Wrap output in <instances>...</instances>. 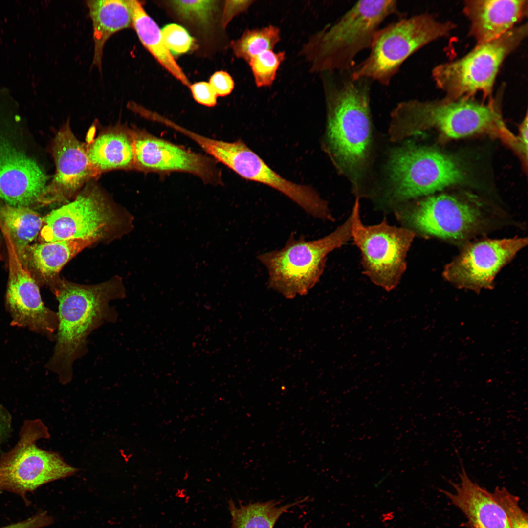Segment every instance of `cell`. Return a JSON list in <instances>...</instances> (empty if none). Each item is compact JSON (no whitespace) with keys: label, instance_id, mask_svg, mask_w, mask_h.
Returning a JSON list of instances; mask_svg holds the SVG:
<instances>
[{"label":"cell","instance_id":"1","mask_svg":"<svg viewBox=\"0 0 528 528\" xmlns=\"http://www.w3.org/2000/svg\"><path fill=\"white\" fill-rule=\"evenodd\" d=\"M351 71L323 73L328 110L326 144L336 167L357 190L371 144V81L353 79Z\"/></svg>","mask_w":528,"mask_h":528},{"label":"cell","instance_id":"2","mask_svg":"<svg viewBox=\"0 0 528 528\" xmlns=\"http://www.w3.org/2000/svg\"><path fill=\"white\" fill-rule=\"evenodd\" d=\"M55 295L58 301L55 345L46 368L65 385L73 376V365L88 352L87 340L94 330L115 322L118 313L110 303L124 296L122 286L110 281L94 285L62 281Z\"/></svg>","mask_w":528,"mask_h":528},{"label":"cell","instance_id":"3","mask_svg":"<svg viewBox=\"0 0 528 528\" xmlns=\"http://www.w3.org/2000/svg\"><path fill=\"white\" fill-rule=\"evenodd\" d=\"M457 139L484 132L511 135L504 127L494 102L485 104L470 97L440 101L400 102L391 113L389 135L401 141L429 129Z\"/></svg>","mask_w":528,"mask_h":528},{"label":"cell","instance_id":"4","mask_svg":"<svg viewBox=\"0 0 528 528\" xmlns=\"http://www.w3.org/2000/svg\"><path fill=\"white\" fill-rule=\"evenodd\" d=\"M396 0H360L336 23L319 32L304 52L313 71L323 73L352 70L356 56L370 48L381 23L397 11Z\"/></svg>","mask_w":528,"mask_h":528},{"label":"cell","instance_id":"5","mask_svg":"<svg viewBox=\"0 0 528 528\" xmlns=\"http://www.w3.org/2000/svg\"><path fill=\"white\" fill-rule=\"evenodd\" d=\"M352 229L350 215L323 238L307 241L291 234L282 249L258 255L267 270L269 287L287 298L308 293L319 281L328 254L351 240Z\"/></svg>","mask_w":528,"mask_h":528},{"label":"cell","instance_id":"6","mask_svg":"<svg viewBox=\"0 0 528 528\" xmlns=\"http://www.w3.org/2000/svg\"><path fill=\"white\" fill-rule=\"evenodd\" d=\"M387 171L389 184L383 200L394 207L467 180L464 169L454 157L434 148L411 144L391 153Z\"/></svg>","mask_w":528,"mask_h":528},{"label":"cell","instance_id":"7","mask_svg":"<svg viewBox=\"0 0 528 528\" xmlns=\"http://www.w3.org/2000/svg\"><path fill=\"white\" fill-rule=\"evenodd\" d=\"M455 28L427 13L403 18L379 28L368 57L351 71L353 79H367L387 86L403 63L428 44L449 34Z\"/></svg>","mask_w":528,"mask_h":528},{"label":"cell","instance_id":"8","mask_svg":"<svg viewBox=\"0 0 528 528\" xmlns=\"http://www.w3.org/2000/svg\"><path fill=\"white\" fill-rule=\"evenodd\" d=\"M50 437L49 429L41 419L24 420L17 443L0 455V491L14 493L28 505V493L79 470L66 463L58 452L37 446L39 440Z\"/></svg>","mask_w":528,"mask_h":528},{"label":"cell","instance_id":"9","mask_svg":"<svg viewBox=\"0 0 528 528\" xmlns=\"http://www.w3.org/2000/svg\"><path fill=\"white\" fill-rule=\"evenodd\" d=\"M527 35L526 24L513 27L496 39L477 44L462 58L435 67L433 79L447 98L470 97L478 92L489 96L503 62Z\"/></svg>","mask_w":528,"mask_h":528},{"label":"cell","instance_id":"10","mask_svg":"<svg viewBox=\"0 0 528 528\" xmlns=\"http://www.w3.org/2000/svg\"><path fill=\"white\" fill-rule=\"evenodd\" d=\"M351 216L352 238L360 251L364 273L385 290H394L406 269L407 255L416 234L392 226L385 219L375 225L363 224L357 198Z\"/></svg>","mask_w":528,"mask_h":528},{"label":"cell","instance_id":"11","mask_svg":"<svg viewBox=\"0 0 528 528\" xmlns=\"http://www.w3.org/2000/svg\"><path fill=\"white\" fill-rule=\"evenodd\" d=\"M395 213L402 227L415 234L455 240L476 231L484 219L478 207L447 194L404 203L395 209Z\"/></svg>","mask_w":528,"mask_h":528},{"label":"cell","instance_id":"12","mask_svg":"<svg viewBox=\"0 0 528 528\" xmlns=\"http://www.w3.org/2000/svg\"><path fill=\"white\" fill-rule=\"evenodd\" d=\"M115 215L99 188L88 183L72 201L43 218L41 237L46 242L102 238L114 224Z\"/></svg>","mask_w":528,"mask_h":528},{"label":"cell","instance_id":"13","mask_svg":"<svg viewBox=\"0 0 528 528\" xmlns=\"http://www.w3.org/2000/svg\"><path fill=\"white\" fill-rule=\"evenodd\" d=\"M131 131L135 170L163 175L187 173L198 176L206 184L222 183L221 172L213 158L154 136L144 129L132 127Z\"/></svg>","mask_w":528,"mask_h":528},{"label":"cell","instance_id":"14","mask_svg":"<svg viewBox=\"0 0 528 528\" xmlns=\"http://www.w3.org/2000/svg\"><path fill=\"white\" fill-rule=\"evenodd\" d=\"M527 243V238L517 237L473 242L445 266L443 275L459 287L492 288L499 270Z\"/></svg>","mask_w":528,"mask_h":528},{"label":"cell","instance_id":"15","mask_svg":"<svg viewBox=\"0 0 528 528\" xmlns=\"http://www.w3.org/2000/svg\"><path fill=\"white\" fill-rule=\"evenodd\" d=\"M10 246L5 307L11 318V324L55 340L58 324L57 313L44 305L38 285L22 266L12 243Z\"/></svg>","mask_w":528,"mask_h":528},{"label":"cell","instance_id":"16","mask_svg":"<svg viewBox=\"0 0 528 528\" xmlns=\"http://www.w3.org/2000/svg\"><path fill=\"white\" fill-rule=\"evenodd\" d=\"M51 152L55 174L38 199L37 202L42 204L68 201L85 184L98 176L89 161L86 145L75 136L69 122L56 134Z\"/></svg>","mask_w":528,"mask_h":528},{"label":"cell","instance_id":"17","mask_svg":"<svg viewBox=\"0 0 528 528\" xmlns=\"http://www.w3.org/2000/svg\"><path fill=\"white\" fill-rule=\"evenodd\" d=\"M47 176L35 161L0 134V198L15 206H28L44 190Z\"/></svg>","mask_w":528,"mask_h":528},{"label":"cell","instance_id":"18","mask_svg":"<svg viewBox=\"0 0 528 528\" xmlns=\"http://www.w3.org/2000/svg\"><path fill=\"white\" fill-rule=\"evenodd\" d=\"M526 0H470L463 12L470 22L469 34L477 44L496 39L514 27L526 15Z\"/></svg>","mask_w":528,"mask_h":528},{"label":"cell","instance_id":"19","mask_svg":"<svg viewBox=\"0 0 528 528\" xmlns=\"http://www.w3.org/2000/svg\"><path fill=\"white\" fill-rule=\"evenodd\" d=\"M458 483L448 481L454 492L441 490L468 519L473 528H511L506 516L491 493L468 476L460 459Z\"/></svg>","mask_w":528,"mask_h":528},{"label":"cell","instance_id":"20","mask_svg":"<svg viewBox=\"0 0 528 528\" xmlns=\"http://www.w3.org/2000/svg\"><path fill=\"white\" fill-rule=\"evenodd\" d=\"M86 147L89 161L98 176L112 170L134 169L131 131L125 126L102 130Z\"/></svg>","mask_w":528,"mask_h":528},{"label":"cell","instance_id":"21","mask_svg":"<svg viewBox=\"0 0 528 528\" xmlns=\"http://www.w3.org/2000/svg\"><path fill=\"white\" fill-rule=\"evenodd\" d=\"M86 3L92 22L93 64L101 69L106 42L116 32L132 26L131 10L128 0H92Z\"/></svg>","mask_w":528,"mask_h":528},{"label":"cell","instance_id":"22","mask_svg":"<svg viewBox=\"0 0 528 528\" xmlns=\"http://www.w3.org/2000/svg\"><path fill=\"white\" fill-rule=\"evenodd\" d=\"M128 1L132 13V26L142 44L173 76L190 87V81L166 47L157 24L139 1Z\"/></svg>","mask_w":528,"mask_h":528},{"label":"cell","instance_id":"23","mask_svg":"<svg viewBox=\"0 0 528 528\" xmlns=\"http://www.w3.org/2000/svg\"><path fill=\"white\" fill-rule=\"evenodd\" d=\"M0 223L19 258L38 235L43 220L28 206H13L0 200Z\"/></svg>","mask_w":528,"mask_h":528},{"label":"cell","instance_id":"24","mask_svg":"<svg viewBox=\"0 0 528 528\" xmlns=\"http://www.w3.org/2000/svg\"><path fill=\"white\" fill-rule=\"evenodd\" d=\"M97 240L71 239L36 245L32 250L33 264L44 276H54L76 254Z\"/></svg>","mask_w":528,"mask_h":528},{"label":"cell","instance_id":"25","mask_svg":"<svg viewBox=\"0 0 528 528\" xmlns=\"http://www.w3.org/2000/svg\"><path fill=\"white\" fill-rule=\"evenodd\" d=\"M308 499L305 497L282 506H278V501L270 500L245 505L240 504L239 506L230 499L228 508L231 516V528H273L282 514Z\"/></svg>","mask_w":528,"mask_h":528},{"label":"cell","instance_id":"26","mask_svg":"<svg viewBox=\"0 0 528 528\" xmlns=\"http://www.w3.org/2000/svg\"><path fill=\"white\" fill-rule=\"evenodd\" d=\"M280 40V31L275 26L248 29L231 46L235 56L246 62L251 58L267 50H272Z\"/></svg>","mask_w":528,"mask_h":528},{"label":"cell","instance_id":"27","mask_svg":"<svg viewBox=\"0 0 528 528\" xmlns=\"http://www.w3.org/2000/svg\"><path fill=\"white\" fill-rule=\"evenodd\" d=\"M285 58L284 51L275 53L267 50L250 59L247 63L257 87H269L272 84L277 71Z\"/></svg>","mask_w":528,"mask_h":528},{"label":"cell","instance_id":"28","mask_svg":"<svg viewBox=\"0 0 528 528\" xmlns=\"http://www.w3.org/2000/svg\"><path fill=\"white\" fill-rule=\"evenodd\" d=\"M170 2L181 18L201 26L210 23L217 6L215 0H172Z\"/></svg>","mask_w":528,"mask_h":528},{"label":"cell","instance_id":"29","mask_svg":"<svg viewBox=\"0 0 528 528\" xmlns=\"http://www.w3.org/2000/svg\"><path fill=\"white\" fill-rule=\"evenodd\" d=\"M491 494L504 510L511 528H528V515L520 508L517 497L505 487H497Z\"/></svg>","mask_w":528,"mask_h":528},{"label":"cell","instance_id":"30","mask_svg":"<svg viewBox=\"0 0 528 528\" xmlns=\"http://www.w3.org/2000/svg\"><path fill=\"white\" fill-rule=\"evenodd\" d=\"M161 32L165 44L172 55L184 54L192 49L194 39L181 25L167 24L162 28Z\"/></svg>","mask_w":528,"mask_h":528},{"label":"cell","instance_id":"31","mask_svg":"<svg viewBox=\"0 0 528 528\" xmlns=\"http://www.w3.org/2000/svg\"><path fill=\"white\" fill-rule=\"evenodd\" d=\"M194 99L198 103L213 107L217 103V95L209 83L199 82L190 86Z\"/></svg>","mask_w":528,"mask_h":528},{"label":"cell","instance_id":"32","mask_svg":"<svg viewBox=\"0 0 528 528\" xmlns=\"http://www.w3.org/2000/svg\"><path fill=\"white\" fill-rule=\"evenodd\" d=\"M217 96L229 95L234 87V82L231 76L226 72L219 71L214 73L210 77L209 83Z\"/></svg>","mask_w":528,"mask_h":528},{"label":"cell","instance_id":"33","mask_svg":"<svg viewBox=\"0 0 528 528\" xmlns=\"http://www.w3.org/2000/svg\"><path fill=\"white\" fill-rule=\"evenodd\" d=\"M53 522L52 517L46 512L40 511L24 520L0 528H41L50 525Z\"/></svg>","mask_w":528,"mask_h":528},{"label":"cell","instance_id":"34","mask_svg":"<svg viewBox=\"0 0 528 528\" xmlns=\"http://www.w3.org/2000/svg\"><path fill=\"white\" fill-rule=\"evenodd\" d=\"M253 2L252 0H226L222 17V27H226L235 16L246 10Z\"/></svg>","mask_w":528,"mask_h":528},{"label":"cell","instance_id":"35","mask_svg":"<svg viewBox=\"0 0 528 528\" xmlns=\"http://www.w3.org/2000/svg\"><path fill=\"white\" fill-rule=\"evenodd\" d=\"M13 431L12 415L5 407L0 404V455L3 452L2 445L11 437Z\"/></svg>","mask_w":528,"mask_h":528},{"label":"cell","instance_id":"36","mask_svg":"<svg viewBox=\"0 0 528 528\" xmlns=\"http://www.w3.org/2000/svg\"><path fill=\"white\" fill-rule=\"evenodd\" d=\"M528 117L527 115L521 124L518 137H516L518 150L527 160L528 155Z\"/></svg>","mask_w":528,"mask_h":528},{"label":"cell","instance_id":"37","mask_svg":"<svg viewBox=\"0 0 528 528\" xmlns=\"http://www.w3.org/2000/svg\"><path fill=\"white\" fill-rule=\"evenodd\" d=\"M390 474V473H387V474H385L383 477H382V478H381L380 480H379L378 481V482H377V483L374 484L375 487H377V486H379V484L381 483H382L386 479H387V478H388L389 477Z\"/></svg>","mask_w":528,"mask_h":528}]
</instances>
